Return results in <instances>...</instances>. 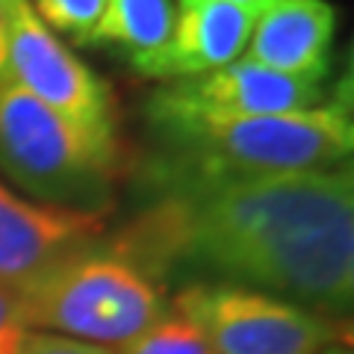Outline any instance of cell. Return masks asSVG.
I'll use <instances>...</instances> for the list:
<instances>
[{"label": "cell", "instance_id": "cell-1", "mask_svg": "<svg viewBox=\"0 0 354 354\" xmlns=\"http://www.w3.org/2000/svg\"><path fill=\"white\" fill-rule=\"evenodd\" d=\"M104 239L162 286H245L339 319L354 298L351 165L165 183Z\"/></svg>", "mask_w": 354, "mask_h": 354}, {"label": "cell", "instance_id": "cell-2", "mask_svg": "<svg viewBox=\"0 0 354 354\" xmlns=\"http://www.w3.org/2000/svg\"><path fill=\"white\" fill-rule=\"evenodd\" d=\"M145 115L162 145L142 177L148 189L183 180L325 171L348 165L354 151L348 88L313 109L272 115L201 113L151 95Z\"/></svg>", "mask_w": 354, "mask_h": 354}, {"label": "cell", "instance_id": "cell-3", "mask_svg": "<svg viewBox=\"0 0 354 354\" xmlns=\"http://www.w3.org/2000/svg\"><path fill=\"white\" fill-rule=\"evenodd\" d=\"M30 330L121 348L169 313L160 281L106 245L95 242L18 283Z\"/></svg>", "mask_w": 354, "mask_h": 354}, {"label": "cell", "instance_id": "cell-4", "mask_svg": "<svg viewBox=\"0 0 354 354\" xmlns=\"http://www.w3.org/2000/svg\"><path fill=\"white\" fill-rule=\"evenodd\" d=\"M121 169L118 139H101L0 80V174L39 204L104 213Z\"/></svg>", "mask_w": 354, "mask_h": 354}, {"label": "cell", "instance_id": "cell-5", "mask_svg": "<svg viewBox=\"0 0 354 354\" xmlns=\"http://www.w3.org/2000/svg\"><path fill=\"white\" fill-rule=\"evenodd\" d=\"M171 307L201 330L213 354H316L348 337L337 319L230 283H186Z\"/></svg>", "mask_w": 354, "mask_h": 354}, {"label": "cell", "instance_id": "cell-6", "mask_svg": "<svg viewBox=\"0 0 354 354\" xmlns=\"http://www.w3.org/2000/svg\"><path fill=\"white\" fill-rule=\"evenodd\" d=\"M6 6V77L92 136L118 139L109 86L44 27L30 0Z\"/></svg>", "mask_w": 354, "mask_h": 354}, {"label": "cell", "instance_id": "cell-7", "mask_svg": "<svg viewBox=\"0 0 354 354\" xmlns=\"http://www.w3.org/2000/svg\"><path fill=\"white\" fill-rule=\"evenodd\" d=\"M104 236V213L30 201L0 180V283H24Z\"/></svg>", "mask_w": 354, "mask_h": 354}, {"label": "cell", "instance_id": "cell-8", "mask_svg": "<svg viewBox=\"0 0 354 354\" xmlns=\"http://www.w3.org/2000/svg\"><path fill=\"white\" fill-rule=\"evenodd\" d=\"M153 95L165 104L225 115L298 113V109H313L328 101L322 83L286 77L245 59H236L198 77L169 80Z\"/></svg>", "mask_w": 354, "mask_h": 354}, {"label": "cell", "instance_id": "cell-9", "mask_svg": "<svg viewBox=\"0 0 354 354\" xmlns=\"http://www.w3.org/2000/svg\"><path fill=\"white\" fill-rule=\"evenodd\" d=\"M337 9L328 0H269L254 18L239 59L298 80L322 83L330 68Z\"/></svg>", "mask_w": 354, "mask_h": 354}, {"label": "cell", "instance_id": "cell-10", "mask_svg": "<svg viewBox=\"0 0 354 354\" xmlns=\"http://www.w3.org/2000/svg\"><path fill=\"white\" fill-rule=\"evenodd\" d=\"M254 15L225 0H177L174 27L160 53L136 71L153 80H183L236 62L245 53Z\"/></svg>", "mask_w": 354, "mask_h": 354}, {"label": "cell", "instance_id": "cell-11", "mask_svg": "<svg viewBox=\"0 0 354 354\" xmlns=\"http://www.w3.org/2000/svg\"><path fill=\"white\" fill-rule=\"evenodd\" d=\"M174 27V0H109L86 44L118 48L130 65L151 59L165 48Z\"/></svg>", "mask_w": 354, "mask_h": 354}, {"label": "cell", "instance_id": "cell-12", "mask_svg": "<svg viewBox=\"0 0 354 354\" xmlns=\"http://www.w3.org/2000/svg\"><path fill=\"white\" fill-rule=\"evenodd\" d=\"M115 354H213L204 334L183 313L169 307V313L145 328L139 337L124 342Z\"/></svg>", "mask_w": 354, "mask_h": 354}, {"label": "cell", "instance_id": "cell-13", "mask_svg": "<svg viewBox=\"0 0 354 354\" xmlns=\"http://www.w3.org/2000/svg\"><path fill=\"white\" fill-rule=\"evenodd\" d=\"M48 30L65 32L77 44H86L109 0H30Z\"/></svg>", "mask_w": 354, "mask_h": 354}, {"label": "cell", "instance_id": "cell-14", "mask_svg": "<svg viewBox=\"0 0 354 354\" xmlns=\"http://www.w3.org/2000/svg\"><path fill=\"white\" fill-rule=\"evenodd\" d=\"M30 325L15 283H0V354H21Z\"/></svg>", "mask_w": 354, "mask_h": 354}, {"label": "cell", "instance_id": "cell-15", "mask_svg": "<svg viewBox=\"0 0 354 354\" xmlns=\"http://www.w3.org/2000/svg\"><path fill=\"white\" fill-rule=\"evenodd\" d=\"M21 354H115V348L92 346V342L59 337V334H44V330H30Z\"/></svg>", "mask_w": 354, "mask_h": 354}, {"label": "cell", "instance_id": "cell-16", "mask_svg": "<svg viewBox=\"0 0 354 354\" xmlns=\"http://www.w3.org/2000/svg\"><path fill=\"white\" fill-rule=\"evenodd\" d=\"M0 80H6V6L0 0Z\"/></svg>", "mask_w": 354, "mask_h": 354}, {"label": "cell", "instance_id": "cell-17", "mask_svg": "<svg viewBox=\"0 0 354 354\" xmlns=\"http://www.w3.org/2000/svg\"><path fill=\"white\" fill-rule=\"evenodd\" d=\"M225 3L236 6V9H242V12H248V15L257 18L263 9H266V3H269V0H225Z\"/></svg>", "mask_w": 354, "mask_h": 354}, {"label": "cell", "instance_id": "cell-18", "mask_svg": "<svg viewBox=\"0 0 354 354\" xmlns=\"http://www.w3.org/2000/svg\"><path fill=\"white\" fill-rule=\"evenodd\" d=\"M316 354H351V337H342V339L328 342V346L322 351H316Z\"/></svg>", "mask_w": 354, "mask_h": 354}]
</instances>
